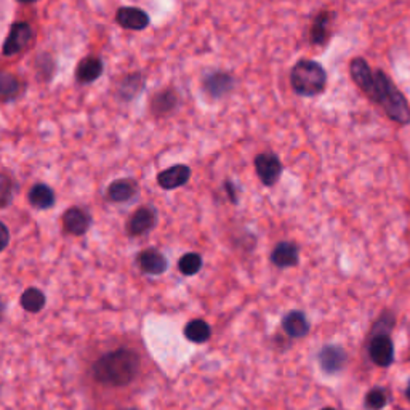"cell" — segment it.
<instances>
[{
  "label": "cell",
  "mask_w": 410,
  "mask_h": 410,
  "mask_svg": "<svg viewBox=\"0 0 410 410\" xmlns=\"http://www.w3.org/2000/svg\"><path fill=\"white\" fill-rule=\"evenodd\" d=\"M140 370V357L132 349L121 348L103 354L93 364L95 380L104 386H127Z\"/></svg>",
  "instance_id": "cell-1"
},
{
  "label": "cell",
  "mask_w": 410,
  "mask_h": 410,
  "mask_svg": "<svg viewBox=\"0 0 410 410\" xmlns=\"http://www.w3.org/2000/svg\"><path fill=\"white\" fill-rule=\"evenodd\" d=\"M374 95L370 100L381 106L393 122L399 123V125L410 123V106L407 98L399 92V88L394 86V82L389 79L385 71H374Z\"/></svg>",
  "instance_id": "cell-2"
},
{
  "label": "cell",
  "mask_w": 410,
  "mask_h": 410,
  "mask_svg": "<svg viewBox=\"0 0 410 410\" xmlns=\"http://www.w3.org/2000/svg\"><path fill=\"white\" fill-rule=\"evenodd\" d=\"M290 86L297 95L304 98L322 95L327 88V71L321 63L302 58L290 69Z\"/></svg>",
  "instance_id": "cell-3"
},
{
  "label": "cell",
  "mask_w": 410,
  "mask_h": 410,
  "mask_svg": "<svg viewBox=\"0 0 410 410\" xmlns=\"http://www.w3.org/2000/svg\"><path fill=\"white\" fill-rule=\"evenodd\" d=\"M32 36L34 34H32V28L28 23L24 21L13 23L2 47L4 56H13L21 53L23 50H26L31 45Z\"/></svg>",
  "instance_id": "cell-4"
},
{
  "label": "cell",
  "mask_w": 410,
  "mask_h": 410,
  "mask_svg": "<svg viewBox=\"0 0 410 410\" xmlns=\"http://www.w3.org/2000/svg\"><path fill=\"white\" fill-rule=\"evenodd\" d=\"M255 170L265 186H272L281 178L282 164L276 154L262 153L255 158Z\"/></svg>",
  "instance_id": "cell-5"
},
{
  "label": "cell",
  "mask_w": 410,
  "mask_h": 410,
  "mask_svg": "<svg viewBox=\"0 0 410 410\" xmlns=\"http://www.w3.org/2000/svg\"><path fill=\"white\" fill-rule=\"evenodd\" d=\"M234 77L225 71H213L207 74L203 81L204 92L213 100H221L226 95H230L234 88Z\"/></svg>",
  "instance_id": "cell-6"
},
{
  "label": "cell",
  "mask_w": 410,
  "mask_h": 410,
  "mask_svg": "<svg viewBox=\"0 0 410 410\" xmlns=\"http://www.w3.org/2000/svg\"><path fill=\"white\" fill-rule=\"evenodd\" d=\"M370 359L374 361L375 366L388 367L394 361V347L391 338L388 337L386 332L375 335L369 344Z\"/></svg>",
  "instance_id": "cell-7"
},
{
  "label": "cell",
  "mask_w": 410,
  "mask_h": 410,
  "mask_svg": "<svg viewBox=\"0 0 410 410\" xmlns=\"http://www.w3.org/2000/svg\"><path fill=\"white\" fill-rule=\"evenodd\" d=\"M349 76L353 82L356 83L359 90H362L364 95H367L369 98H372L374 95V71L370 69L369 63L361 56H356L349 61Z\"/></svg>",
  "instance_id": "cell-8"
},
{
  "label": "cell",
  "mask_w": 410,
  "mask_h": 410,
  "mask_svg": "<svg viewBox=\"0 0 410 410\" xmlns=\"http://www.w3.org/2000/svg\"><path fill=\"white\" fill-rule=\"evenodd\" d=\"M116 21L123 29L145 31L151 23V18L145 10L136 9V6H122L116 13Z\"/></svg>",
  "instance_id": "cell-9"
},
{
  "label": "cell",
  "mask_w": 410,
  "mask_h": 410,
  "mask_svg": "<svg viewBox=\"0 0 410 410\" xmlns=\"http://www.w3.org/2000/svg\"><path fill=\"white\" fill-rule=\"evenodd\" d=\"M191 178V168L185 164H177L165 168L158 175V183L165 191L178 190Z\"/></svg>",
  "instance_id": "cell-10"
},
{
  "label": "cell",
  "mask_w": 410,
  "mask_h": 410,
  "mask_svg": "<svg viewBox=\"0 0 410 410\" xmlns=\"http://www.w3.org/2000/svg\"><path fill=\"white\" fill-rule=\"evenodd\" d=\"M158 223V212L153 207H140L127 223V232L130 236H141L151 231Z\"/></svg>",
  "instance_id": "cell-11"
},
{
  "label": "cell",
  "mask_w": 410,
  "mask_h": 410,
  "mask_svg": "<svg viewBox=\"0 0 410 410\" xmlns=\"http://www.w3.org/2000/svg\"><path fill=\"white\" fill-rule=\"evenodd\" d=\"M92 225V217L81 207H71L63 215V227L68 234L82 236Z\"/></svg>",
  "instance_id": "cell-12"
},
{
  "label": "cell",
  "mask_w": 410,
  "mask_h": 410,
  "mask_svg": "<svg viewBox=\"0 0 410 410\" xmlns=\"http://www.w3.org/2000/svg\"><path fill=\"white\" fill-rule=\"evenodd\" d=\"M136 263H138L140 270L146 275H153V276H159L164 275L168 268L167 258L162 255L160 252L154 250V249H146L141 253H138L136 257Z\"/></svg>",
  "instance_id": "cell-13"
},
{
  "label": "cell",
  "mask_w": 410,
  "mask_h": 410,
  "mask_svg": "<svg viewBox=\"0 0 410 410\" xmlns=\"http://www.w3.org/2000/svg\"><path fill=\"white\" fill-rule=\"evenodd\" d=\"M332 18H334V15L330 11H321L319 15H316L309 29V41L314 47H324L329 42Z\"/></svg>",
  "instance_id": "cell-14"
},
{
  "label": "cell",
  "mask_w": 410,
  "mask_h": 410,
  "mask_svg": "<svg viewBox=\"0 0 410 410\" xmlns=\"http://www.w3.org/2000/svg\"><path fill=\"white\" fill-rule=\"evenodd\" d=\"M319 362H321L322 369L327 374H335L340 372L347 364V353L337 344H329V347H324L319 353Z\"/></svg>",
  "instance_id": "cell-15"
},
{
  "label": "cell",
  "mask_w": 410,
  "mask_h": 410,
  "mask_svg": "<svg viewBox=\"0 0 410 410\" xmlns=\"http://www.w3.org/2000/svg\"><path fill=\"white\" fill-rule=\"evenodd\" d=\"M104 64L98 56H87L77 64L76 79L81 83H93L101 77Z\"/></svg>",
  "instance_id": "cell-16"
},
{
  "label": "cell",
  "mask_w": 410,
  "mask_h": 410,
  "mask_svg": "<svg viewBox=\"0 0 410 410\" xmlns=\"http://www.w3.org/2000/svg\"><path fill=\"white\" fill-rule=\"evenodd\" d=\"M180 98L173 88H165L162 92L155 93L151 100V113L158 117H164L170 114L172 111L178 106Z\"/></svg>",
  "instance_id": "cell-17"
},
{
  "label": "cell",
  "mask_w": 410,
  "mask_h": 410,
  "mask_svg": "<svg viewBox=\"0 0 410 410\" xmlns=\"http://www.w3.org/2000/svg\"><path fill=\"white\" fill-rule=\"evenodd\" d=\"M285 334L292 338H303L308 335L309 322L302 311H290L282 319Z\"/></svg>",
  "instance_id": "cell-18"
},
{
  "label": "cell",
  "mask_w": 410,
  "mask_h": 410,
  "mask_svg": "<svg viewBox=\"0 0 410 410\" xmlns=\"http://www.w3.org/2000/svg\"><path fill=\"white\" fill-rule=\"evenodd\" d=\"M138 193V185L132 178L116 180L108 188V198L113 203H127Z\"/></svg>",
  "instance_id": "cell-19"
},
{
  "label": "cell",
  "mask_w": 410,
  "mask_h": 410,
  "mask_svg": "<svg viewBox=\"0 0 410 410\" xmlns=\"http://www.w3.org/2000/svg\"><path fill=\"white\" fill-rule=\"evenodd\" d=\"M298 260H300L298 247L292 242H279L271 253V262L277 268H290L298 263Z\"/></svg>",
  "instance_id": "cell-20"
},
{
  "label": "cell",
  "mask_w": 410,
  "mask_h": 410,
  "mask_svg": "<svg viewBox=\"0 0 410 410\" xmlns=\"http://www.w3.org/2000/svg\"><path fill=\"white\" fill-rule=\"evenodd\" d=\"M29 203L39 210H47V208L55 205V193L48 185L37 183L31 188Z\"/></svg>",
  "instance_id": "cell-21"
},
{
  "label": "cell",
  "mask_w": 410,
  "mask_h": 410,
  "mask_svg": "<svg viewBox=\"0 0 410 410\" xmlns=\"http://www.w3.org/2000/svg\"><path fill=\"white\" fill-rule=\"evenodd\" d=\"M45 294L37 287H29L23 292L21 298H19V303H21V308L28 312H39L42 311L45 307Z\"/></svg>",
  "instance_id": "cell-22"
},
{
  "label": "cell",
  "mask_w": 410,
  "mask_h": 410,
  "mask_svg": "<svg viewBox=\"0 0 410 410\" xmlns=\"http://www.w3.org/2000/svg\"><path fill=\"white\" fill-rule=\"evenodd\" d=\"M212 335V329L203 319H194L185 327V337L193 343H205Z\"/></svg>",
  "instance_id": "cell-23"
},
{
  "label": "cell",
  "mask_w": 410,
  "mask_h": 410,
  "mask_svg": "<svg viewBox=\"0 0 410 410\" xmlns=\"http://www.w3.org/2000/svg\"><path fill=\"white\" fill-rule=\"evenodd\" d=\"M145 88V77L141 74L127 76L119 87V95L123 100H132Z\"/></svg>",
  "instance_id": "cell-24"
},
{
  "label": "cell",
  "mask_w": 410,
  "mask_h": 410,
  "mask_svg": "<svg viewBox=\"0 0 410 410\" xmlns=\"http://www.w3.org/2000/svg\"><path fill=\"white\" fill-rule=\"evenodd\" d=\"M21 90V83L13 74L0 73V98L2 100H11L19 93Z\"/></svg>",
  "instance_id": "cell-25"
},
{
  "label": "cell",
  "mask_w": 410,
  "mask_h": 410,
  "mask_svg": "<svg viewBox=\"0 0 410 410\" xmlns=\"http://www.w3.org/2000/svg\"><path fill=\"white\" fill-rule=\"evenodd\" d=\"M200 268H203V258L199 253H186L178 262V270L185 276H194L200 271Z\"/></svg>",
  "instance_id": "cell-26"
},
{
  "label": "cell",
  "mask_w": 410,
  "mask_h": 410,
  "mask_svg": "<svg viewBox=\"0 0 410 410\" xmlns=\"http://www.w3.org/2000/svg\"><path fill=\"white\" fill-rule=\"evenodd\" d=\"M364 402H366V407L369 410H380V409H383V407L386 406L388 396L385 393V389L374 388V389H370V391L367 393Z\"/></svg>",
  "instance_id": "cell-27"
},
{
  "label": "cell",
  "mask_w": 410,
  "mask_h": 410,
  "mask_svg": "<svg viewBox=\"0 0 410 410\" xmlns=\"http://www.w3.org/2000/svg\"><path fill=\"white\" fill-rule=\"evenodd\" d=\"M13 181L10 177L0 173V207H6L11 203Z\"/></svg>",
  "instance_id": "cell-28"
},
{
  "label": "cell",
  "mask_w": 410,
  "mask_h": 410,
  "mask_svg": "<svg viewBox=\"0 0 410 410\" xmlns=\"http://www.w3.org/2000/svg\"><path fill=\"white\" fill-rule=\"evenodd\" d=\"M10 242V231L2 221H0V252L6 249V245Z\"/></svg>",
  "instance_id": "cell-29"
},
{
  "label": "cell",
  "mask_w": 410,
  "mask_h": 410,
  "mask_svg": "<svg viewBox=\"0 0 410 410\" xmlns=\"http://www.w3.org/2000/svg\"><path fill=\"white\" fill-rule=\"evenodd\" d=\"M226 191L227 194H230V198L232 199V203H236V194H234V188H232V183L231 181H226Z\"/></svg>",
  "instance_id": "cell-30"
},
{
  "label": "cell",
  "mask_w": 410,
  "mask_h": 410,
  "mask_svg": "<svg viewBox=\"0 0 410 410\" xmlns=\"http://www.w3.org/2000/svg\"><path fill=\"white\" fill-rule=\"evenodd\" d=\"M18 2H21V4H34V2H37V0H18Z\"/></svg>",
  "instance_id": "cell-31"
},
{
  "label": "cell",
  "mask_w": 410,
  "mask_h": 410,
  "mask_svg": "<svg viewBox=\"0 0 410 410\" xmlns=\"http://www.w3.org/2000/svg\"><path fill=\"white\" fill-rule=\"evenodd\" d=\"M406 394H407V399L410 401V381H409V385H407V391H406Z\"/></svg>",
  "instance_id": "cell-32"
},
{
  "label": "cell",
  "mask_w": 410,
  "mask_h": 410,
  "mask_svg": "<svg viewBox=\"0 0 410 410\" xmlns=\"http://www.w3.org/2000/svg\"><path fill=\"white\" fill-rule=\"evenodd\" d=\"M2 312H4V307H2V302H0V319H2Z\"/></svg>",
  "instance_id": "cell-33"
},
{
  "label": "cell",
  "mask_w": 410,
  "mask_h": 410,
  "mask_svg": "<svg viewBox=\"0 0 410 410\" xmlns=\"http://www.w3.org/2000/svg\"><path fill=\"white\" fill-rule=\"evenodd\" d=\"M122 410H138V409H132V407H128V409H122Z\"/></svg>",
  "instance_id": "cell-34"
},
{
  "label": "cell",
  "mask_w": 410,
  "mask_h": 410,
  "mask_svg": "<svg viewBox=\"0 0 410 410\" xmlns=\"http://www.w3.org/2000/svg\"><path fill=\"white\" fill-rule=\"evenodd\" d=\"M322 410H334V409H330V407H325V409H322Z\"/></svg>",
  "instance_id": "cell-35"
}]
</instances>
